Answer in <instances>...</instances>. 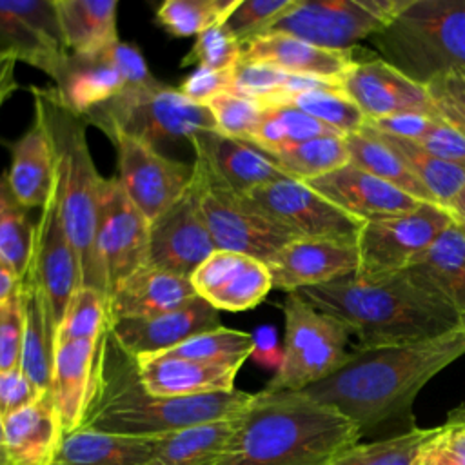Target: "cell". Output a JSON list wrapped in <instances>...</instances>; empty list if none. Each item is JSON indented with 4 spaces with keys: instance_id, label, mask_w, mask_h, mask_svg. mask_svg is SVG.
Here are the masks:
<instances>
[{
    "instance_id": "obj_1",
    "label": "cell",
    "mask_w": 465,
    "mask_h": 465,
    "mask_svg": "<svg viewBox=\"0 0 465 465\" xmlns=\"http://www.w3.org/2000/svg\"><path fill=\"white\" fill-rule=\"evenodd\" d=\"M465 354V323L440 336L383 347H354L343 365L303 389L338 409L363 434L383 425L412 423L411 407L423 385Z\"/></svg>"
},
{
    "instance_id": "obj_2",
    "label": "cell",
    "mask_w": 465,
    "mask_h": 465,
    "mask_svg": "<svg viewBox=\"0 0 465 465\" xmlns=\"http://www.w3.org/2000/svg\"><path fill=\"white\" fill-rule=\"evenodd\" d=\"M360 429L305 392H254L216 465H329L360 443Z\"/></svg>"
},
{
    "instance_id": "obj_3",
    "label": "cell",
    "mask_w": 465,
    "mask_h": 465,
    "mask_svg": "<svg viewBox=\"0 0 465 465\" xmlns=\"http://www.w3.org/2000/svg\"><path fill=\"white\" fill-rule=\"evenodd\" d=\"M251 398L252 392L238 389L187 398L153 396L142 387L134 360L105 329L100 338L91 400L80 427L125 436H160L234 418L243 412Z\"/></svg>"
},
{
    "instance_id": "obj_4",
    "label": "cell",
    "mask_w": 465,
    "mask_h": 465,
    "mask_svg": "<svg viewBox=\"0 0 465 465\" xmlns=\"http://www.w3.org/2000/svg\"><path fill=\"white\" fill-rule=\"evenodd\" d=\"M296 292L345 323L360 349L418 341L465 323L456 309L420 289L405 272L378 282L351 274Z\"/></svg>"
},
{
    "instance_id": "obj_5",
    "label": "cell",
    "mask_w": 465,
    "mask_h": 465,
    "mask_svg": "<svg viewBox=\"0 0 465 465\" xmlns=\"http://www.w3.org/2000/svg\"><path fill=\"white\" fill-rule=\"evenodd\" d=\"M35 120L45 131L54 162V191L67 236L76 251L82 285L109 300L105 272L98 256L96 232L105 176L94 165L87 143V122L74 113L56 87H31Z\"/></svg>"
},
{
    "instance_id": "obj_6",
    "label": "cell",
    "mask_w": 465,
    "mask_h": 465,
    "mask_svg": "<svg viewBox=\"0 0 465 465\" xmlns=\"http://www.w3.org/2000/svg\"><path fill=\"white\" fill-rule=\"evenodd\" d=\"M369 40L383 62L423 87L465 74V0H407Z\"/></svg>"
},
{
    "instance_id": "obj_7",
    "label": "cell",
    "mask_w": 465,
    "mask_h": 465,
    "mask_svg": "<svg viewBox=\"0 0 465 465\" xmlns=\"http://www.w3.org/2000/svg\"><path fill=\"white\" fill-rule=\"evenodd\" d=\"M282 311L285 320L282 361L265 389L300 392L343 365L352 334L345 323L318 311L298 292H287Z\"/></svg>"
},
{
    "instance_id": "obj_8",
    "label": "cell",
    "mask_w": 465,
    "mask_h": 465,
    "mask_svg": "<svg viewBox=\"0 0 465 465\" xmlns=\"http://www.w3.org/2000/svg\"><path fill=\"white\" fill-rule=\"evenodd\" d=\"M87 125H114L149 143L191 138L196 133L216 131L209 109L183 96L178 87L153 80L129 85L118 96L82 114Z\"/></svg>"
},
{
    "instance_id": "obj_9",
    "label": "cell",
    "mask_w": 465,
    "mask_h": 465,
    "mask_svg": "<svg viewBox=\"0 0 465 465\" xmlns=\"http://www.w3.org/2000/svg\"><path fill=\"white\" fill-rule=\"evenodd\" d=\"M193 185L216 249L242 252L269 263L291 240L298 238L245 196L218 182L209 167L196 158L193 162Z\"/></svg>"
},
{
    "instance_id": "obj_10",
    "label": "cell",
    "mask_w": 465,
    "mask_h": 465,
    "mask_svg": "<svg viewBox=\"0 0 465 465\" xmlns=\"http://www.w3.org/2000/svg\"><path fill=\"white\" fill-rule=\"evenodd\" d=\"M452 222L449 209L425 202L414 211L363 223L356 240V276L378 282L407 271Z\"/></svg>"
},
{
    "instance_id": "obj_11",
    "label": "cell",
    "mask_w": 465,
    "mask_h": 465,
    "mask_svg": "<svg viewBox=\"0 0 465 465\" xmlns=\"http://www.w3.org/2000/svg\"><path fill=\"white\" fill-rule=\"evenodd\" d=\"M407 0H296L267 33H285L323 49L351 51L380 33Z\"/></svg>"
},
{
    "instance_id": "obj_12",
    "label": "cell",
    "mask_w": 465,
    "mask_h": 465,
    "mask_svg": "<svg viewBox=\"0 0 465 465\" xmlns=\"http://www.w3.org/2000/svg\"><path fill=\"white\" fill-rule=\"evenodd\" d=\"M100 131L114 145L116 178L122 189L149 223L169 209L191 185L193 163L167 158L153 143L114 125H104Z\"/></svg>"
},
{
    "instance_id": "obj_13",
    "label": "cell",
    "mask_w": 465,
    "mask_h": 465,
    "mask_svg": "<svg viewBox=\"0 0 465 465\" xmlns=\"http://www.w3.org/2000/svg\"><path fill=\"white\" fill-rule=\"evenodd\" d=\"M245 198L262 213L292 231L298 238L358 240L363 222L343 213L305 182L280 178Z\"/></svg>"
},
{
    "instance_id": "obj_14",
    "label": "cell",
    "mask_w": 465,
    "mask_h": 465,
    "mask_svg": "<svg viewBox=\"0 0 465 465\" xmlns=\"http://www.w3.org/2000/svg\"><path fill=\"white\" fill-rule=\"evenodd\" d=\"M0 49L40 69L56 85L71 54L54 0H0Z\"/></svg>"
},
{
    "instance_id": "obj_15",
    "label": "cell",
    "mask_w": 465,
    "mask_h": 465,
    "mask_svg": "<svg viewBox=\"0 0 465 465\" xmlns=\"http://www.w3.org/2000/svg\"><path fill=\"white\" fill-rule=\"evenodd\" d=\"M149 225V220L129 200L118 178H105L96 247L105 272L109 296L124 280L147 265Z\"/></svg>"
},
{
    "instance_id": "obj_16",
    "label": "cell",
    "mask_w": 465,
    "mask_h": 465,
    "mask_svg": "<svg viewBox=\"0 0 465 465\" xmlns=\"http://www.w3.org/2000/svg\"><path fill=\"white\" fill-rule=\"evenodd\" d=\"M24 274L29 276L47 298L58 329L71 296L82 285V271L62 222L54 182L35 223L31 256Z\"/></svg>"
},
{
    "instance_id": "obj_17",
    "label": "cell",
    "mask_w": 465,
    "mask_h": 465,
    "mask_svg": "<svg viewBox=\"0 0 465 465\" xmlns=\"http://www.w3.org/2000/svg\"><path fill=\"white\" fill-rule=\"evenodd\" d=\"M214 249L191 180L187 191L151 222L147 263L191 278Z\"/></svg>"
},
{
    "instance_id": "obj_18",
    "label": "cell",
    "mask_w": 465,
    "mask_h": 465,
    "mask_svg": "<svg viewBox=\"0 0 465 465\" xmlns=\"http://www.w3.org/2000/svg\"><path fill=\"white\" fill-rule=\"evenodd\" d=\"M341 89L360 107L365 120H381L407 113L438 116L427 89L380 56L356 60L343 76Z\"/></svg>"
},
{
    "instance_id": "obj_19",
    "label": "cell",
    "mask_w": 465,
    "mask_h": 465,
    "mask_svg": "<svg viewBox=\"0 0 465 465\" xmlns=\"http://www.w3.org/2000/svg\"><path fill=\"white\" fill-rule=\"evenodd\" d=\"M358 245L340 238H294L269 263L272 289L296 292L358 271Z\"/></svg>"
},
{
    "instance_id": "obj_20",
    "label": "cell",
    "mask_w": 465,
    "mask_h": 465,
    "mask_svg": "<svg viewBox=\"0 0 465 465\" xmlns=\"http://www.w3.org/2000/svg\"><path fill=\"white\" fill-rule=\"evenodd\" d=\"M191 283L196 294L216 311L254 309L272 289L267 263L232 251L214 249L193 272Z\"/></svg>"
},
{
    "instance_id": "obj_21",
    "label": "cell",
    "mask_w": 465,
    "mask_h": 465,
    "mask_svg": "<svg viewBox=\"0 0 465 465\" xmlns=\"http://www.w3.org/2000/svg\"><path fill=\"white\" fill-rule=\"evenodd\" d=\"M305 183L363 223L409 213L425 203L352 163Z\"/></svg>"
},
{
    "instance_id": "obj_22",
    "label": "cell",
    "mask_w": 465,
    "mask_h": 465,
    "mask_svg": "<svg viewBox=\"0 0 465 465\" xmlns=\"http://www.w3.org/2000/svg\"><path fill=\"white\" fill-rule=\"evenodd\" d=\"M220 325L218 311L200 296L191 303L145 320H116L107 323L114 341L131 356H156L185 340Z\"/></svg>"
},
{
    "instance_id": "obj_23",
    "label": "cell",
    "mask_w": 465,
    "mask_h": 465,
    "mask_svg": "<svg viewBox=\"0 0 465 465\" xmlns=\"http://www.w3.org/2000/svg\"><path fill=\"white\" fill-rule=\"evenodd\" d=\"M189 142L194 149V158L205 163L218 182L242 196L285 178L272 156L249 142L229 138L216 131L196 133Z\"/></svg>"
},
{
    "instance_id": "obj_24",
    "label": "cell",
    "mask_w": 465,
    "mask_h": 465,
    "mask_svg": "<svg viewBox=\"0 0 465 465\" xmlns=\"http://www.w3.org/2000/svg\"><path fill=\"white\" fill-rule=\"evenodd\" d=\"M243 60L272 65L283 73L341 85L356 58L351 51H332L285 33H265L243 45Z\"/></svg>"
},
{
    "instance_id": "obj_25",
    "label": "cell",
    "mask_w": 465,
    "mask_h": 465,
    "mask_svg": "<svg viewBox=\"0 0 465 465\" xmlns=\"http://www.w3.org/2000/svg\"><path fill=\"white\" fill-rule=\"evenodd\" d=\"M196 298L191 278L147 263L111 292L107 311L111 322L145 320L176 311Z\"/></svg>"
},
{
    "instance_id": "obj_26",
    "label": "cell",
    "mask_w": 465,
    "mask_h": 465,
    "mask_svg": "<svg viewBox=\"0 0 465 465\" xmlns=\"http://www.w3.org/2000/svg\"><path fill=\"white\" fill-rule=\"evenodd\" d=\"M142 387L162 398H187L234 391V380L242 367L205 363L176 356L133 358Z\"/></svg>"
},
{
    "instance_id": "obj_27",
    "label": "cell",
    "mask_w": 465,
    "mask_h": 465,
    "mask_svg": "<svg viewBox=\"0 0 465 465\" xmlns=\"http://www.w3.org/2000/svg\"><path fill=\"white\" fill-rule=\"evenodd\" d=\"M7 465H53L64 425L51 392L2 420Z\"/></svg>"
},
{
    "instance_id": "obj_28",
    "label": "cell",
    "mask_w": 465,
    "mask_h": 465,
    "mask_svg": "<svg viewBox=\"0 0 465 465\" xmlns=\"http://www.w3.org/2000/svg\"><path fill=\"white\" fill-rule=\"evenodd\" d=\"M98 347L100 340L54 343L51 396L64 432L76 430L84 421L94 383Z\"/></svg>"
},
{
    "instance_id": "obj_29",
    "label": "cell",
    "mask_w": 465,
    "mask_h": 465,
    "mask_svg": "<svg viewBox=\"0 0 465 465\" xmlns=\"http://www.w3.org/2000/svg\"><path fill=\"white\" fill-rule=\"evenodd\" d=\"M403 272L465 320V229L456 220Z\"/></svg>"
},
{
    "instance_id": "obj_30",
    "label": "cell",
    "mask_w": 465,
    "mask_h": 465,
    "mask_svg": "<svg viewBox=\"0 0 465 465\" xmlns=\"http://www.w3.org/2000/svg\"><path fill=\"white\" fill-rule=\"evenodd\" d=\"M22 307V354L20 367L38 394L51 392L53 360L56 343V322L40 287L29 278L20 276Z\"/></svg>"
},
{
    "instance_id": "obj_31",
    "label": "cell",
    "mask_w": 465,
    "mask_h": 465,
    "mask_svg": "<svg viewBox=\"0 0 465 465\" xmlns=\"http://www.w3.org/2000/svg\"><path fill=\"white\" fill-rule=\"evenodd\" d=\"M160 436H125L93 429L65 432L53 465H147Z\"/></svg>"
},
{
    "instance_id": "obj_32",
    "label": "cell",
    "mask_w": 465,
    "mask_h": 465,
    "mask_svg": "<svg viewBox=\"0 0 465 465\" xmlns=\"http://www.w3.org/2000/svg\"><path fill=\"white\" fill-rule=\"evenodd\" d=\"M71 56L93 58L118 44V0H54Z\"/></svg>"
},
{
    "instance_id": "obj_33",
    "label": "cell",
    "mask_w": 465,
    "mask_h": 465,
    "mask_svg": "<svg viewBox=\"0 0 465 465\" xmlns=\"http://www.w3.org/2000/svg\"><path fill=\"white\" fill-rule=\"evenodd\" d=\"M11 165L7 182L18 202L25 209H42L47 202L54 182V162L49 140L38 120L9 143Z\"/></svg>"
},
{
    "instance_id": "obj_34",
    "label": "cell",
    "mask_w": 465,
    "mask_h": 465,
    "mask_svg": "<svg viewBox=\"0 0 465 465\" xmlns=\"http://www.w3.org/2000/svg\"><path fill=\"white\" fill-rule=\"evenodd\" d=\"M240 414L162 434L147 465H216L238 427Z\"/></svg>"
},
{
    "instance_id": "obj_35",
    "label": "cell",
    "mask_w": 465,
    "mask_h": 465,
    "mask_svg": "<svg viewBox=\"0 0 465 465\" xmlns=\"http://www.w3.org/2000/svg\"><path fill=\"white\" fill-rule=\"evenodd\" d=\"M54 87L74 113L85 114L118 96L127 84L102 53L93 58L71 56L62 80Z\"/></svg>"
},
{
    "instance_id": "obj_36",
    "label": "cell",
    "mask_w": 465,
    "mask_h": 465,
    "mask_svg": "<svg viewBox=\"0 0 465 465\" xmlns=\"http://www.w3.org/2000/svg\"><path fill=\"white\" fill-rule=\"evenodd\" d=\"M345 145L349 151V163L381 178L420 202L436 203L401 156L372 129L363 125L361 131L347 134Z\"/></svg>"
},
{
    "instance_id": "obj_37",
    "label": "cell",
    "mask_w": 465,
    "mask_h": 465,
    "mask_svg": "<svg viewBox=\"0 0 465 465\" xmlns=\"http://www.w3.org/2000/svg\"><path fill=\"white\" fill-rule=\"evenodd\" d=\"M374 133L401 156V160L409 165L420 183L427 189L430 198L438 205L450 209L452 202L465 185V165L447 162L411 140L389 136L378 131Z\"/></svg>"
},
{
    "instance_id": "obj_38",
    "label": "cell",
    "mask_w": 465,
    "mask_h": 465,
    "mask_svg": "<svg viewBox=\"0 0 465 465\" xmlns=\"http://www.w3.org/2000/svg\"><path fill=\"white\" fill-rule=\"evenodd\" d=\"M327 134L341 136L338 131L322 124L302 109L291 104H278L265 107L262 120L245 142L256 145L269 154H274L307 140Z\"/></svg>"
},
{
    "instance_id": "obj_39",
    "label": "cell",
    "mask_w": 465,
    "mask_h": 465,
    "mask_svg": "<svg viewBox=\"0 0 465 465\" xmlns=\"http://www.w3.org/2000/svg\"><path fill=\"white\" fill-rule=\"evenodd\" d=\"M271 156L285 176L300 182L320 178L349 163L345 136L338 134L318 136Z\"/></svg>"
},
{
    "instance_id": "obj_40",
    "label": "cell",
    "mask_w": 465,
    "mask_h": 465,
    "mask_svg": "<svg viewBox=\"0 0 465 465\" xmlns=\"http://www.w3.org/2000/svg\"><path fill=\"white\" fill-rule=\"evenodd\" d=\"M438 429L440 427H412L371 443H356L336 456L329 465H414L420 449Z\"/></svg>"
},
{
    "instance_id": "obj_41",
    "label": "cell",
    "mask_w": 465,
    "mask_h": 465,
    "mask_svg": "<svg viewBox=\"0 0 465 465\" xmlns=\"http://www.w3.org/2000/svg\"><path fill=\"white\" fill-rule=\"evenodd\" d=\"M252 345H254L252 334L218 325L156 356H176V358H187V360H196L205 363L242 367L243 361L251 358Z\"/></svg>"
},
{
    "instance_id": "obj_42",
    "label": "cell",
    "mask_w": 465,
    "mask_h": 465,
    "mask_svg": "<svg viewBox=\"0 0 465 465\" xmlns=\"http://www.w3.org/2000/svg\"><path fill=\"white\" fill-rule=\"evenodd\" d=\"M240 0H165L156 9V24L171 36H198L225 22Z\"/></svg>"
},
{
    "instance_id": "obj_43",
    "label": "cell",
    "mask_w": 465,
    "mask_h": 465,
    "mask_svg": "<svg viewBox=\"0 0 465 465\" xmlns=\"http://www.w3.org/2000/svg\"><path fill=\"white\" fill-rule=\"evenodd\" d=\"M285 104L302 109L303 113L338 131L341 136L358 133L365 125V114L341 89V85H325L302 91L291 96Z\"/></svg>"
},
{
    "instance_id": "obj_44",
    "label": "cell",
    "mask_w": 465,
    "mask_h": 465,
    "mask_svg": "<svg viewBox=\"0 0 465 465\" xmlns=\"http://www.w3.org/2000/svg\"><path fill=\"white\" fill-rule=\"evenodd\" d=\"M35 223L27 209L18 202L7 182V173L0 174V252L22 276L31 256Z\"/></svg>"
},
{
    "instance_id": "obj_45",
    "label": "cell",
    "mask_w": 465,
    "mask_h": 465,
    "mask_svg": "<svg viewBox=\"0 0 465 465\" xmlns=\"http://www.w3.org/2000/svg\"><path fill=\"white\" fill-rule=\"evenodd\" d=\"M109 323L107 298L80 285L71 296L56 329V341L100 340Z\"/></svg>"
},
{
    "instance_id": "obj_46",
    "label": "cell",
    "mask_w": 465,
    "mask_h": 465,
    "mask_svg": "<svg viewBox=\"0 0 465 465\" xmlns=\"http://www.w3.org/2000/svg\"><path fill=\"white\" fill-rule=\"evenodd\" d=\"M242 58V42L227 29L225 22H220L196 36L180 65H203L216 71H231Z\"/></svg>"
},
{
    "instance_id": "obj_47",
    "label": "cell",
    "mask_w": 465,
    "mask_h": 465,
    "mask_svg": "<svg viewBox=\"0 0 465 465\" xmlns=\"http://www.w3.org/2000/svg\"><path fill=\"white\" fill-rule=\"evenodd\" d=\"M203 105L214 120L216 133L243 142L254 131L265 111L263 104L231 91L211 98Z\"/></svg>"
},
{
    "instance_id": "obj_48",
    "label": "cell",
    "mask_w": 465,
    "mask_h": 465,
    "mask_svg": "<svg viewBox=\"0 0 465 465\" xmlns=\"http://www.w3.org/2000/svg\"><path fill=\"white\" fill-rule=\"evenodd\" d=\"M296 0H240L225 20L227 29L245 45L282 18Z\"/></svg>"
},
{
    "instance_id": "obj_49",
    "label": "cell",
    "mask_w": 465,
    "mask_h": 465,
    "mask_svg": "<svg viewBox=\"0 0 465 465\" xmlns=\"http://www.w3.org/2000/svg\"><path fill=\"white\" fill-rule=\"evenodd\" d=\"M414 465H465V421H445L420 449Z\"/></svg>"
},
{
    "instance_id": "obj_50",
    "label": "cell",
    "mask_w": 465,
    "mask_h": 465,
    "mask_svg": "<svg viewBox=\"0 0 465 465\" xmlns=\"http://www.w3.org/2000/svg\"><path fill=\"white\" fill-rule=\"evenodd\" d=\"M441 120L465 136V74H449L425 85Z\"/></svg>"
},
{
    "instance_id": "obj_51",
    "label": "cell",
    "mask_w": 465,
    "mask_h": 465,
    "mask_svg": "<svg viewBox=\"0 0 465 465\" xmlns=\"http://www.w3.org/2000/svg\"><path fill=\"white\" fill-rule=\"evenodd\" d=\"M22 307L20 296L0 303V371L20 365L22 354Z\"/></svg>"
},
{
    "instance_id": "obj_52",
    "label": "cell",
    "mask_w": 465,
    "mask_h": 465,
    "mask_svg": "<svg viewBox=\"0 0 465 465\" xmlns=\"http://www.w3.org/2000/svg\"><path fill=\"white\" fill-rule=\"evenodd\" d=\"M180 93L196 104H207L211 98L231 91V71H216L196 65L178 85Z\"/></svg>"
},
{
    "instance_id": "obj_53",
    "label": "cell",
    "mask_w": 465,
    "mask_h": 465,
    "mask_svg": "<svg viewBox=\"0 0 465 465\" xmlns=\"http://www.w3.org/2000/svg\"><path fill=\"white\" fill-rule=\"evenodd\" d=\"M40 394L25 376L20 365L0 371V418H7L9 414L24 409L31 401H35Z\"/></svg>"
},
{
    "instance_id": "obj_54",
    "label": "cell",
    "mask_w": 465,
    "mask_h": 465,
    "mask_svg": "<svg viewBox=\"0 0 465 465\" xmlns=\"http://www.w3.org/2000/svg\"><path fill=\"white\" fill-rule=\"evenodd\" d=\"M104 56L114 65V69L124 76L127 87L129 85H143L154 80V76L151 74L143 54L140 53V49H136L131 44L125 42H118L113 47H109Z\"/></svg>"
},
{
    "instance_id": "obj_55",
    "label": "cell",
    "mask_w": 465,
    "mask_h": 465,
    "mask_svg": "<svg viewBox=\"0 0 465 465\" xmlns=\"http://www.w3.org/2000/svg\"><path fill=\"white\" fill-rule=\"evenodd\" d=\"M252 354L251 358H254L258 363L262 365H271L276 367L282 361V351H278L276 345V336H274V329L272 327H260L256 332H252Z\"/></svg>"
},
{
    "instance_id": "obj_56",
    "label": "cell",
    "mask_w": 465,
    "mask_h": 465,
    "mask_svg": "<svg viewBox=\"0 0 465 465\" xmlns=\"http://www.w3.org/2000/svg\"><path fill=\"white\" fill-rule=\"evenodd\" d=\"M20 287V274L0 252V303L15 298Z\"/></svg>"
},
{
    "instance_id": "obj_57",
    "label": "cell",
    "mask_w": 465,
    "mask_h": 465,
    "mask_svg": "<svg viewBox=\"0 0 465 465\" xmlns=\"http://www.w3.org/2000/svg\"><path fill=\"white\" fill-rule=\"evenodd\" d=\"M15 65H16L15 56H7V58L0 60V109L11 98V94L18 89V82L15 76Z\"/></svg>"
},
{
    "instance_id": "obj_58",
    "label": "cell",
    "mask_w": 465,
    "mask_h": 465,
    "mask_svg": "<svg viewBox=\"0 0 465 465\" xmlns=\"http://www.w3.org/2000/svg\"><path fill=\"white\" fill-rule=\"evenodd\" d=\"M450 214H452V218L465 229V185H463V189L460 191V194L456 196V200L452 202V205H450Z\"/></svg>"
},
{
    "instance_id": "obj_59",
    "label": "cell",
    "mask_w": 465,
    "mask_h": 465,
    "mask_svg": "<svg viewBox=\"0 0 465 465\" xmlns=\"http://www.w3.org/2000/svg\"><path fill=\"white\" fill-rule=\"evenodd\" d=\"M447 421H465V403H461L460 407L452 409L447 414Z\"/></svg>"
},
{
    "instance_id": "obj_60",
    "label": "cell",
    "mask_w": 465,
    "mask_h": 465,
    "mask_svg": "<svg viewBox=\"0 0 465 465\" xmlns=\"http://www.w3.org/2000/svg\"><path fill=\"white\" fill-rule=\"evenodd\" d=\"M0 465H7L5 450H4V430H2V418H0Z\"/></svg>"
},
{
    "instance_id": "obj_61",
    "label": "cell",
    "mask_w": 465,
    "mask_h": 465,
    "mask_svg": "<svg viewBox=\"0 0 465 465\" xmlns=\"http://www.w3.org/2000/svg\"><path fill=\"white\" fill-rule=\"evenodd\" d=\"M7 56H15L13 53H9V51H4V49H0V60H4V58H7ZM16 58V56H15Z\"/></svg>"
}]
</instances>
